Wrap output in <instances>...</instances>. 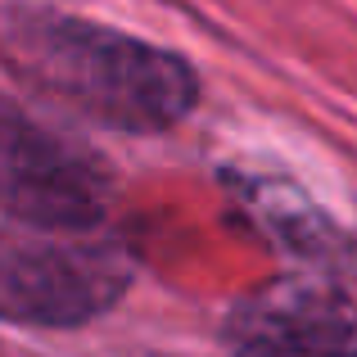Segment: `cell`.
I'll return each mask as SVG.
<instances>
[{"label":"cell","mask_w":357,"mask_h":357,"mask_svg":"<svg viewBox=\"0 0 357 357\" xmlns=\"http://www.w3.org/2000/svg\"><path fill=\"white\" fill-rule=\"evenodd\" d=\"M231 357H357V298L326 280H267L222 326Z\"/></svg>","instance_id":"4"},{"label":"cell","mask_w":357,"mask_h":357,"mask_svg":"<svg viewBox=\"0 0 357 357\" xmlns=\"http://www.w3.org/2000/svg\"><path fill=\"white\" fill-rule=\"evenodd\" d=\"M0 63L36 100L127 136L172 131L204 96L185 54L45 5H0Z\"/></svg>","instance_id":"1"},{"label":"cell","mask_w":357,"mask_h":357,"mask_svg":"<svg viewBox=\"0 0 357 357\" xmlns=\"http://www.w3.org/2000/svg\"><path fill=\"white\" fill-rule=\"evenodd\" d=\"M136 285V253L96 231H0V321L32 331H82L114 312Z\"/></svg>","instance_id":"2"},{"label":"cell","mask_w":357,"mask_h":357,"mask_svg":"<svg viewBox=\"0 0 357 357\" xmlns=\"http://www.w3.org/2000/svg\"><path fill=\"white\" fill-rule=\"evenodd\" d=\"M118 176L100 149L63 136L0 96V213L18 227L96 231L109 222Z\"/></svg>","instance_id":"3"},{"label":"cell","mask_w":357,"mask_h":357,"mask_svg":"<svg viewBox=\"0 0 357 357\" xmlns=\"http://www.w3.org/2000/svg\"><path fill=\"white\" fill-rule=\"evenodd\" d=\"M240 208L258 222L276 244L289 253H303L317 262H349L353 240L317 208L307 195H298L289 181H262V176H227Z\"/></svg>","instance_id":"5"}]
</instances>
